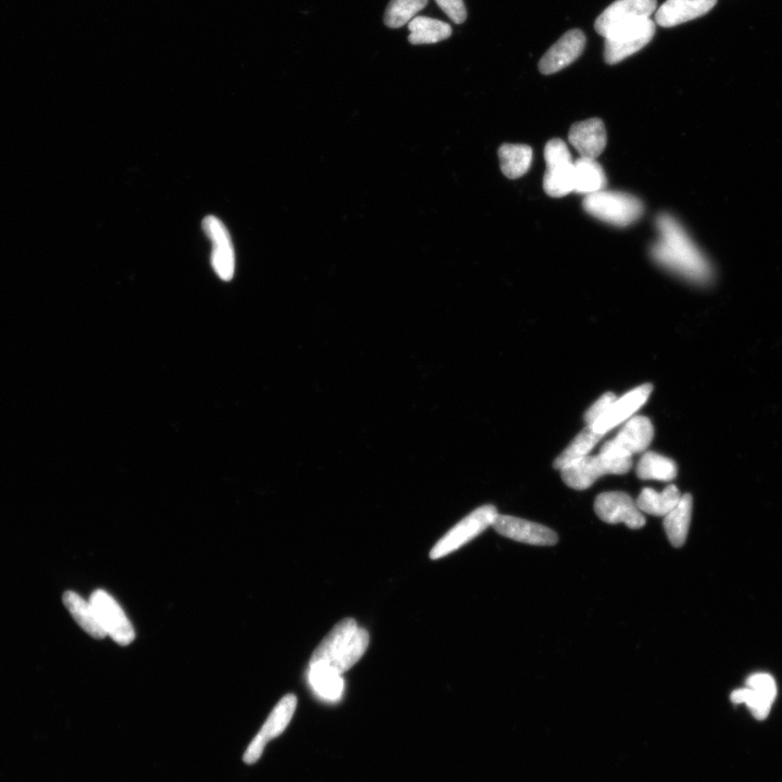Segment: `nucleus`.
<instances>
[{"mask_svg":"<svg viewBox=\"0 0 782 782\" xmlns=\"http://www.w3.org/2000/svg\"><path fill=\"white\" fill-rule=\"evenodd\" d=\"M595 511L599 519L608 524L623 523L630 529H639L646 525V517L637 507V503L620 491L599 495L595 502Z\"/></svg>","mask_w":782,"mask_h":782,"instance_id":"nucleus-10","label":"nucleus"},{"mask_svg":"<svg viewBox=\"0 0 782 782\" xmlns=\"http://www.w3.org/2000/svg\"><path fill=\"white\" fill-rule=\"evenodd\" d=\"M586 46V36L580 30L565 33L541 58L539 70L542 74L557 73L572 65L582 56Z\"/></svg>","mask_w":782,"mask_h":782,"instance_id":"nucleus-14","label":"nucleus"},{"mask_svg":"<svg viewBox=\"0 0 782 782\" xmlns=\"http://www.w3.org/2000/svg\"><path fill=\"white\" fill-rule=\"evenodd\" d=\"M637 476L642 481L671 482L677 476L676 463L661 454L649 451L643 454L637 465Z\"/></svg>","mask_w":782,"mask_h":782,"instance_id":"nucleus-24","label":"nucleus"},{"mask_svg":"<svg viewBox=\"0 0 782 782\" xmlns=\"http://www.w3.org/2000/svg\"><path fill=\"white\" fill-rule=\"evenodd\" d=\"M746 687L760 693L761 696L774 702L777 697V685L773 676L756 673L748 677Z\"/></svg>","mask_w":782,"mask_h":782,"instance_id":"nucleus-30","label":"nucleus"},{"mask_svg":"<svg viewBox=\"0 0 782 782\" xmlns=\"http://www.w3.org/2000/svg\"><path fill=\"white\" fill-rule=\"evenodd\" d=\"M653 386L651 384L641 385L621 398H617L610 409L604 413L602 418L597 421L592 428L598 434L605 435L620 426L642 407L645 406L652 394Z\"/></svg>","mask_w":782,"mask_h":782,"instance_id":"nucleus-13","label":"nucleus"},{"mask_svg":"<svg viewBox=\"0 0 782 782\" xmlns=\"http://www.w3.org/2000/svg\"><path fill=\"white\" fill-rule=\"evenodd\" d=\"M633 468V457H612L599 453L579 459L561 470L563 482L572 489L585 490L604 475H624Z\"/></svg>","mask_w":782,"mask_h":782,"instance_id":"nucleus-4","label":"nucleus"},{"mask_svg":"<svg viewBox=\"0 0 782 782\" xmlns=\"http://www.w3.org/2000/svg\"><path fill=\"white\" fill-rule=\"evenodd\" d=\"M498 514L496 507L491 504L476 509L437 542L430 553V558L438 560L447 557L448 554L469 544L488 527L493 526Z\"/></svg>","mask_w":782,"mask_h":782,"instance_id":"nucleus-5","label":"nucleus"},{"mask_svg":"<svg viewBox=\"0 0 782 782\" xmlns=\"http://www.w3.org/2000/svg\"><path fill=\"white\" fill-rule=\"evenodd\" d=\"M607 175L596 159L580 157L574 161V193L591 195L604 191Z\"/></svg>","mask_w":782,"mask_h":782,"instance_id":"nucleus-19","label":"nucleus"},{"mask_svg":"<svg viewBox=\"0 0 782 782\" xmlns=\"http://www.w3.org/2000/svg\"><path fill=\"white\" fill-rule=\"evenodd\" d=\"M617 399L613 393L604 394L594 406L585 413L584 420L587 425L592 426L599 421L605 412H607L613 405V402Z\"/></svg>","mask_w":782,"mask_h":782,"instance_id":"nucleus-31","label":"nucleus"},{"mask_svg":"<svg viewBox=\"0 0 782 782\" xmlns=\"http://www.w3.org/2000/svg\"><path fill=\"white\" fill-rule=\"evenodd\" d=\"M657 5V0H616L598 17L596 31L605 39L618 29L650 19Z\"/></svg>","mask_w":782,"mask_h":782,"instance_id":"nucleus-8","label":"nucleus"},{"mask_svg":"<svg viewBox=\"0 0 782 782\" xmlns=\"http://www.w3.org/2000/svg\"><path fill=\"white\" fill-rule=\"evenodd\" d=\"M493 527L501 536L527 545L554 546L559 540L552 529L509 515L498 514Z\"/></svg>","mask_w":782,"mask_h":782,"instance_id":"nucleus-12","label":"nucleus"},{"mask_svg":"<svg viewBox=\"0 0 782 782\" xmlns=\"http://www.w3.org/2000/svg\"><path fill=\"white\" fill-rule=\"evenodd\" d=\"M603 436L604 435L596 433L592 426L587 425L584 430L574 438L571 445L554 460L553 468L561 471L565 466L589 456L591 450L595 448Z\"/></svg>","mask_w":782,"mask_h":782,"instance_id":"nucleus-25","label":"nucleus"},{"mask_svg":"<svg viewBox=\"0 0 782 782\" xmlns=\"http://www.w3.org/2000/svg\"><path fill=\"white\" fill-rule=\"evenodd\" d=\"M268 741L264 739L260 734L256 736L254 740L251 741L249 744V747L244 755V761L247 764H255L257 763L264 751V748H266Z\"/></svg>","mask_w":782,"mask_h":782,"instance_id":"nucleus-33","label":"nucleus"},{"mask_svg":"<svg viewBox=\"0 0 782 782\" xmlns=\"http://www.w3.org/2000/svg\"><path fill=\"white\" fill-rule=\"evenodd\" d=\"M370 643L368 630L358 627L353 618H345L314 650L310 666H325L343 675L356 665L367 652Z\"/></svg>","mask_w":782,"mask_h":782,"instance_id":"nucleus-2","label":"nucleus"},{"mask_svg":"<svg viewBox=\"0 0 782 782\" xmlns=\"http://www.w3.org/2000/svg\"><path fill=\"white\" fill-rule=\"evenodd\" d=\"M653 437L654 427L651 421L646 416H635L629 419L620 433L610 441L617 449L633 457L636 453L645 452Z\"/></svg>","mask_w":782,"mask_h":782,"instance_id":"nucleus-17","label":"nucleus"},{"mask_svg":"<svg viewBox=\"0 0 782 782\" xmlns=\"http://www.w3.org/2000/svg\"><path fill=\"white\" fill-rule=\"evenodd\" d=\"M569 141L580 157L597 159L608 144L607 129L601 119H589L572 125Z\"/></svg>","mask_w":782,"mask_h":782,"instance_id":"nucleus-15","label":"nucleus"},{"mask_svg":"<svg viewBox=\"0 0 782 782\" xmlns=\"http://www.w3.org/2000/svg\"><path fill=\"white\" fill-rule=\"evenodd\" d=\"M310 683L320 697L329 701H337L344 691V680L329 667L310 666Z\"/></svg>","mask_w":782,"mask_h":782,"instance_id":"nucleus-26","label":"nucleus"},{"mask_svg":"<svg viewBox=\"0 0 782 782\" xmlns=\"http://www.w3.org/2000/svg\"><path fill=\"white\" fill-rule=\"evenodd\" d=\"M427 4L428 0H390L385 12V24L390 29H399L409 24Z\"/></svg>","mask_w":782,"mask_h":782,"instance_id":"nucleus-28","label":"nucleus"},{"mask_svg":"<svg viewBox=\"0 0 782 782\" xmlns=\"http://www.w3.org/2000/svg\"><path fill=\"white\" fill-rule=\"evenodd\" d=\"M297 698L294 695L285 696L270 714L266 724L260 730V735L268 742L282 735L295 714Z\"/></svg>","mask_w":782,"mask_h":782,"instance_id":"nucleus-27","label":"nucleus"},{"mask_svg":"<svg viewBox=\"0 0 782 782\" xmlns=\"http://www.w3.org/2000/svg\"><path fill=\"white\" fill-rule=\"evenodd\" d=\"M63 604L85 633L95 639H104L107 636L91 601L84 600L73 591H67L63 595Z\"/></svg>","mask_w":782,"mask_h":782,"instance_id":"nucleus-18","label":"nucleus"},{"mask_svg":"<svg viewBox=\"0 0 782 782\" xmlns=\"http://www.w3.org/2000/svg\"><path fill=\"white\" fill-rule=\"evenodd\" d=\"M654 34L655 23L651 19L630 24L614 31L605 37V62L609 65H616V63L635 55L652 41Z\"/></svg>","mask_w":782,"mask_h":782,"instance_id":"nucleus-7","label":"nucleus"},{"mask_svg":"<svg viewBox=\"0 0 782 782\" xmlns=\"http://www.w3.org/2000/svg\"><path fill=\"white\" fill-rule=\"evenodd\" d=\"M501 171L507 178H522L533 162V148L527 145L504 144L498 151Z\"/></svg>","mask_w":782,"mask_h":782,"instance_id":"nucleus-21","label":"nucleus"},{"mask_svg":"<svg viewBox=\"0 0 782 782\" xmlns=\"http://www.w3.org/2000/svg\"><path fill=\"white\" fill-rule=\"evenodd\" d=\"M90 601L107 636L115 640L118 645H131L135 639V630L119 603L104 590H96Z\"/></svg>","mask_w":782,"mask_h":782,"instance_id":"nucleus-9","label":"nucleus"},{"mask_svg":"<svg viewBox=\"0 0 782 782\" xmlns=\"http://www.w3.org/2000/svg\"><path fill=\"white\" fill-rule=\"evenodd\" d=\"M206 235L212 243L211 262L221 280L231 281L235 273V252L229 231L223 222L213 216L203 222Z\"/></svg>","mask_w":782,"mask_h":782,"instance_id":"nucleus-11","label":"nucleus"},{"mask_svg":"<svg viewBox=\"0 0 782 782\" xmlns=\"http://www.w3.org/2000/svg\"><path fill=\"white\" fill-rule=\"evenodd\" d=\"M436 3L454 23L462 24L468 17L463 0H436Z\"/></svg>","mask_w":782,"mask_h":782,"instance_id":"nucleus-32","label":"nucleus"},{"mask_svg":"<svg viewBox=\"0 0 782 782\" xmlns=\"http://www.w3.org/2000/svg\"><path fill=\"white\" fill-rule=\"evenodd\" d=\"M660 233L651 247V257L660 267L698 285L713 281L712 264L703 251L671 214L662 213L657 219Z\"/></svg>","mask_w":782,"mask_h":782,"instance_id":"nucleus-1","label":"nucleus"},{"mask_svg":"<svg viewBox=\"0 0 782 782\" xmlns=\"http://www.w3.org/2000/svg\"><path fill=\"white\" fill-rule=\"evenodd\" d=\"M583 207L590 216L618 227L635 223L645 211L642 201L636 196L605 189L587 195Z\"/></svg>","mask_w":782,"mask_h":782,"instance_id":"nucleus-3","label":"nucleus"},{"mask_svg":"<svg viewBox=\"0 0 782 782\" xmlns=\"http://www.w3.org/2000/svg\"><path fill=\"white\" fill-rule=\"evenodd\" d=\"M409 31L408 40L412 45L436 44L448 40L452 35L448 23L426 17H415L409 23Z\"/></svg>","mask_w":782,"mask_h":782,"instance_id":"nucleus-23","label":"nucleus"},{"mask_svg":"<svg viewBox=\"0 0 782 782\" xmlns=\"http://www.w3.org/2000/svg\"><path fill=\"white\" fill-rule=\"evenodd\" d=\"M693 499L690 494L681 496L677 506L664 516L666 536L675 548L685 545L692 516Z\"/></svg>","mask_w":782,"mask_h":782,"instance_id":"nucleus-20","label":"nucleus"},{"mask_svg":"<svg viewBox=\"0 0 782 782\" xmlns=\"http://www.w3.org/2000/svg\"><path fill=\"white\" fill-rule=\"evenodd\" d=\"M717 0H666L655 15V21L663 28L700 18L710 12Z\"/></svg>","mask_w":782,"mask_h":782,"instance_id":"nucleus-16","label":"nucleus"},{"mask_svg":"<svg viewBox=\"0 0 782 782\" xmlns=\"http://www.w3.org/2000/svg\"><path fill=\"white\" fill-rule=\"evenodd\" d=\"M730 699L735 704H746L758 721L766 720L774 703L748 687L735 690Z\"/></svg>","mask_w":782,"mask_h":782,"instance_id":"nucleus-29","label":"nucleus"},{"mask_svg":"<svg viewBox=\"0 0 782 782\" xmlns=\"http://www.w3.org/2000/svg\"><path fill=\"white\" fill-rule=\"evenodd\" d=\"M547 172L544 189L552 198H561L574 192V161L570 149L560 138H553L545 148Z\"/></svg>","mask_w":782,"mask_h":782,"instance_id":"nucleus-6","label":"nucleus"},{"mask_svg":"<svg viewBox=\"0 0 782 782\" xmlns=\"http://www.w3.org/2000/svg\"><path fill=\"white\" fill-rule=\"evenodd\" d=\"M680 498L679 489L670 485L662 493L651 488L643 489L636 503L642 513L664 517L677 506Z\"/></svg>","mask_w":782,"mask_h":782,"instance_id":"nucleus-22","label":"nucleus"}]
</instances>
